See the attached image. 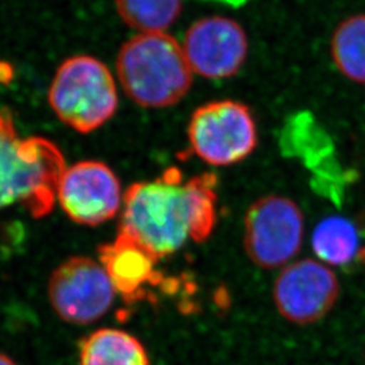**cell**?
Listing matches in <instances>:
<instances>
[{"mask_svg": "<svg viewBox=\"0 0 365 365\" xmlns=\"http://www.w3.org/2000/svg\"><path fill=\"white\" fill-rule=\"evenodd\" d=\"M66 168L57 145L43 137L22 138L11 114L0 110V210L21 205L34 218L46 217Z\"/></svg>", "mask_w": 365, "mask_h": 365, "instance_id": "obj_2", "label": "cell"}, {"mask_svg": "<svg viewBox=\"0 0 365 365\" xmlns=\"http://www.w3.org/2000/svg\"><path fill=\"white\" fill-rule=\"evenodd\" d=\"M182 46L194 75L207 80L233 78L248 58L247 31L235 19L221 15L195 21L187 29Z\"/></svg>", "mask_w": 365, "mask_h": 365, "instance_id": "obj_9", "label": "cell"}, {"mask_svg": "<svg viewBox=\"0 0 365 365\" xmlns=\"http://www.w3.org/2000/svg\"><path fill=\"white\" fill-rule=\"evenodd\" d=\"M0 365H16L14 363L13 359L9 357L7 354L0 352Z\"/></svg>", "mask_w": 365, "mask_h": 365, "instance_id": "obj_16", "label": "cell"}, {"mask_svg": "<svg viewBox=\"0 0 365 365\" xmlns=\"http://www.w3.org/2000/svg\"><path fill=\"white\" fill-rule=\"evenodd\" d=\"M119 18L138 33H167L182 15V0H114Z\"/></svg>", "mask_w": 365, "mask_h": 365, "instance_id": "obj_15", "label": "cell"}, {"mask_svg": "<svg viewBox=\"0 0 365 365\" xmlns=\"http://www.w3.org/2000/svg\"><path fill=\"white\" fill-rule=\"evenodd\" d=\"M339 297V279L321 261H294L274 280V306L284 319L295 325L321 321L331 312Z\"/></svg>", "mask_w": 365, "mask_h": 365, "instance_id": "obj_10", "label": "cell"}, {"mask_svg": "<svg viewBox=\"0 0 365 365\" xmlns=\"http://www.w3.org/2000/svg\"><path fill=\"white\" fill-rule=\"evenodd\" d=\"M314 252L321 262L345 265L359 255V235L352 222L344 217H329L314 229Z\"/></svg>", "mask_w": 365, "mask_h": 365, "instance_id": "obj_14", "label": "cell"}, {"mask_svg": "<svg viewBox=\"0 0 365 365\" xmlns=\"http://www.w3.org/2000/svg\"><path fill=\"white\" fill-rule=\"evenodd\" d=\"M330 54L344 78L365 86V14L339 22L331 34Z\"/></svg>", "mask_w": 365, "mask_h": 365, "instance_id": "obj_13", "label": "cell"}, {"mask_svg": "<svg viewBox=\"0 0 365 365\" xmlns=\"http://www.w3.org/2000/svg\"><path fill=\"white\" fill-rule=\"evenodd\" d=\"M48 101L56 117L69 129L90 134L117 114L118 80L99 58L72 56L57 68Z\"/></svg>", "mask_w": 365, "mask_h": 365, "instance_id": "obj_4", "label": "cell"}, {"mask_svg": "<svg viewBox=\"0 0 365 365\" xmlns=\"http://www.w3.org/2000/svg\"><path fill=\"white\" fill-rule=\"evenodd\" d=\"M80 365H149L141 341L119 329L105 327L92 331L80 342Z\"/></svg>", "mask_w": 365, "mask_h": 365, "instance_id": "obj_12", "label": "cell"}, {"mask_svg": "<svg viewBox=\"0 0 365 365\" xmlns=\"http://www.w3.org/2000/svg\"><path fill=\"white\" fill-rule=\"evenodd\" d=\"M304 217L289 197L262 196L250 205L244 220V247L261 268L288 265L303 244Z\"/></svg>", "mask_w": 365, "mask_h": 365, "instance_id": "obj_6", "label": "cell"}, {"mask_svg": "<svg viewBox=\"0 0 365 365\" xmlns=\"http://www.w3.org/2000/svg\"><path fill=\"white\" fill-rule=\"evenodd\" d=\"M98 257L117 295L129 304L148 299L152 288L163 286L160 259L129 235L118 233L113 242L99 247Z\"/></svg>", "mask_w": 365, "mask_h": 365, "instance_id": "obj_11", "label": "cell"}, {"mask_svg": "<svg viewBox=\"0 0 365 365\" xmlns=\"http://www.w3.org/2000/svg\"><path fill=\"white\" fill-rule=\"evenodd\" d=\"M190 153L211 167H232L257 148V123L248 106L222 99L199 106L187 128Z\"/></svg>", "mask_w": 365, "mask_h": 365, "instance_id": "obj_5", "label": "cell"}, {"mask_svg": "<svg viewBox=\"0 0 365 365\" xmlns=\"http://www.w3.org/2000/svg\"><path fill=\"white\" fill-rule=\"evenodd\" d=\"M48 295L53 310L61 319L88 325L110 310L117 292L99 261L73 256L53 271Z\"/></svg>", "mask_w": 365, "mask_h": 365, "instance_id": "obj_7", "label": "cell"}, {"mask_svg": "<svg viewBox=\"0 0 365 365\" xmlns=\"http://www.w3.org/2000/svg\"><path fill=\"white\" fill-rule=\"evenodd\" d=\"M217 184L209 172L184 180L176 167L153 180L131 184L123 194L119 233L134 238L158 259L173 255L190 238L207 241L217 222Z\"/></svg>", "mask_w": 365, "mask_h": 365, "instance_id": "obj_1", "label": "cell"}, {"mask_svg": "<svg viewBox=\"0 0 365 365\" xmlns=\"http://www.w3.org/2000/svg\"><path fill=\"white\" fill-rule=\"evenodd\" d=\"M115 73L128 98L144 108L178 105L195 76L182 42L168 33H135L118 52Z\"/></svg>", "mask_w": 365, "mask_h": 365, "instance_id": "obj_3", "label": "cell"}, {"mask_svg": "<svg viewBox=\"0 0 365 365\" xmlns=\"http://www.w3.org/2000/svg\"><path fill=\"white\" fill-rule=\"evenodd\" d=\"M57 202L69 220L84 226H99L122 210V185L117 173L103 161H78L64 170Z\"/></svg>", "mask_w": 365, "mask_h": 365, "instance_id": "obj_8", "label": "cell"}]
</instances>
